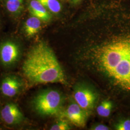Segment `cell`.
<instances>
[{
    "mask_svg": "<svg viewBox=\"0 0 130 130\" xmlns=\"http://www.w3.org/2000/svg\"><path fill=\"white\" fill-rule=\"evenodd\" d=\"M22 70L31 84H68L54 52L45 42H39L30 49L24 61Z\"/></svg>",
    "mask_w": 130,
    "mask_h": 130,
    "instance_id": "obj_1",
    "label": "cell"
},
{
    "mask_svg": "<svg viewBox=\"0 0 130 130\" xmlns=\"http://www.w3.org/2000/svg\"><path fill=\"white\" fill-rule=\"evenodd\" d=\"M63 98L59 91L48 90L38 94L32 101L35 111L42 116H52L60 111Z\"/></svg>",
    "mask_w": 130,
    "mask_h": 130,
    "instance_id": "obj_2",
    "label": "cell"
},
{
    "mask_svg": "<svg viewBox=\"0 0 130 130\" xmlns=\"http://www.w3.org/2000/svg\"><path fill=\"white\" fill-rule=\"evenodd\" d=\"M21 56L20 47L15 42L8 40L0 44V61L4 66L9 67L14 65Z\"/></svg>",
    "mask_w": 130,
    "mask_h": 130,
    "instance_id": "obj_3",
    "label": "cell"
},
{
    "mask_svg": "<svg viewBox=\"0 0 130 130\" xmlns=\"http://www.w3.org/2000/svg\"><path fill=\"white\" fill-rule=\"evenodd\" d=\"M24 87L23 80L14 75H8L3 79L0 84V92L6 98L18 96Z\"/></svg>",
    "mask_w": 130,
    "mask_h": 130,
    "instance_id": "obj_4",
    "label": "cell"
},
{
    "mask_svg": "<svg viewBox=\"0 0 130 130\" xmlns=\"http://www.w3.org/2000/svg\"><path fill=\"white\" fill-rule=\"evenodd\" d=\"M0 115L5 123L10 126L20 124L24 120V116L18 106L14 103H8L1 111Z\"/></svg>",
    "mask_w": 130,
    "mask_h": 130,
    "instance_id": "obj_5",
    "label": "cell"
},
{
    "mask_svg": "<svg viewBox=\"0 0 130 130\" xmlns=\"http://www.w3.org/2000/svg\"><path fill=\"white\" fill-rule=\"evenodd\" d=\"M75 102L84 109L89 111L94 107L98 96L96 93L87 87L77 89L74 93Z\"/></svg>",
    "mask_w": 130,
    "mask_h": 130,
    "instance_id": "obj_6",
    "label": "cell"
},
{
    "mask_svg": "<svg viewBox=\"0 0 130 130\" xmlns=\"http://www.w3.org/2000/svg\"><path fill=\"white\" fill-rule=\"evenodd\" d=\"M88 111L82 108L76 102L72 103L67 107L64 116L74 125L84 127L88 117Z\"/></svg>",
    "mask_w": 130,
    "mask_h": 130,
    "instance_id": "obj_7",
    "label": "cell"
},
{
    "mask_svg": "<svg viewBox=\"0 0 130 130\" xmlns=\"http://www.w3.org/2000/svg\"><path fill=\"white\" fill-rule=\"evenodd\" d=\"M28 10L33 16L43 21L48 22L51 19V14L37 0H31L30 2Z\"/></svg>",
    "mask_w": 130,
    "mask_h": 130,
    "instance_id": "obj_8",
    "label": "cell"
},
{
    "mask_svg": "<svg viewBox=\"0 0 130 130\" xmlns=\"http://www.w3.org/2000/svg\"><path fill=\"white\" fill-rule=\"evenodd\" d=\"M41 27V20L35 17L29 18L24 25V31L28 37H32L37 33Z\"/></svg>",
    "mask_w": 130,
    "mask_h": 130,
    "instance_id": "obj_9",
    "label": "cell"
},
{
    "mask_svg": "<svg viewBox=\"0 0 130 130\" xmlns=\"http://www.w3.org/2000/svg\"><path fill=\"white\" fill-rule=\"evenodd\" d=\"M24 0H6V7L10 13L19 14L23 8Z\"/></svg>",
    "mask_w": 130,
    "mask_h": 130,
    "instance_id": "obj_10",
    "label": "cell"
},
{
    "mask_svg": "<svg viewBox=\"0 0 130 130\" xmlns=\"http://www.w3.org/2000/svg\"><path fill=\"white\" fill-rule=\"evenodd\" d=\"M47 9L54 14H57L60 12L62 6L58 0H37Z\"/></svg>",
    "mask_w": 130,
    "mask_h": 130,
    "instance_id": "obj_11",
    "label": "cell"
},
{
    "mask_svg": "<svg viewBox=\"0 0 130 130\" xmlns=\"http://www.w3.org/2000/svg\"><path fill=\"white\" fill-rule=\"evenodd\" d=\"M112 107L113 105L111 101H104L97 108L98 114L102 117H108L111 113Z\"/></svg>",
    "mask_w": 130,
    "mask_h": 130,
    "instance_id": "obj_12",
    "label": "cell"
},
{
    "mask_svg": "<svg viewBox=\"0 0 130 130\" xmlns=\"http://www.w3.org/2000/svg\"><path fill=\"white\" fill-rule=\"evenodd\" d=\"M70 129V127L68 123L65 121H58L52 126L51 130H69Z\"/></svg>",
    "mask_w": 130,
    "mask_h": 130,
    "instance_id": "obj_13",
    "label": "cell"
},
{
    "mask_svg": "<svg viewBox=\"0 0 130 130\" xmlns=\"http://www.w3.org/2000/svg\"><path fill=\"white\" fill-rule=\"evenodd\" d=\"M117 130H130V120L125 119L119 121L115 126Z\"/></svg>",
    "mask_w": 130,
    "mask_h": 130,
    "instance_id": "obj_14",
    "label": "cell"
},
{
    "mask_svg": "<svg viewBox=\"0 0 130 130\" xmlns=\"http://www.w3.org/2000/svg\"><path fill=\"white\" fill-rule=\"evenodd\" d=\"M91 129L93 130H109V128L107 126L100 124L93 126Z\"/></svg>",
    "mask_w": 130,
    "mask_h": 130,
    "instance_id": "obj_15",
    "label": "cell"
},
{
    "mask_svg": "<svg viewBox=\"0 0 130 130\" xmlns=\"http://www.w3.org/2000/svg\"><path fill=\"white\" fill-rule=\"evenodd\" d=\"M81 0H72V2L73 4H77L78 3H79V2H80Z\"/></svg>",
    "mask_w": 130,
    "mask_h": 130,
    "instance_id": "obj_16",
    "label": "cell"
},
{
    "mask_svg": "<svg viewBox=\"0 0 130 130\" xmlns=\"http://www.w3.org/2000/svg\"><path fill=\"white\" fill-rule=\"evenodd\" d=\"M0 113H1V112H0Z\"/></svg>",
    "mask_w": 130,
    "mask_h": 130,
    "instance_id": "obj_17",
    "label": "cell"
}]
</instances>
